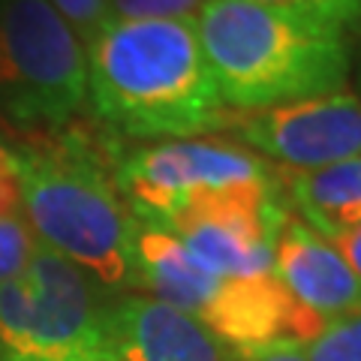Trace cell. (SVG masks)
Masks as SVG:
<instances>
[{
	"mask_svg": "<svg viewBox=\"0 0 361 361\" xmlns=\"http://www.w3.org/2000/svg\"><path fill=\"white\" fill-rule=\"evenodd\" d=\"M87 99L109 130L130 139L178 142L229 123L196 21L111 18L87 42Z\"/></svg>",
	"mask_w": 361,
	"mask_h": 361,
	"instance_id": "1",
	"label": "cell"
},
{
	"mask_svg": "<svg viewBox=\"0 0 361 361\" xmlns=\"http://www.w3.org/2000/svg\"><path fill=\"white\" fill-rule=\"evenodd\" d=\"M21 214L39 247L103 289L135 283L139 220L115 184V163L85 133L16 145Z\"/></svg>",
	"mask_w": 361,
	"mask_h": 361,
	"instance_id": "2",
	"label": "cell"
},
{
	"mask_svg": "<svg viewBox=\"0 0 361 361\" xmlns=\"http://www.w3.org/2000/svg\"><path fill=\"white\" fill-rule=\"evenodd\" d=\"M341 25L253 0H208L196 33L223 109L256 111L341 90L349 45Z\"/></svg>",
	"mask_w": 361,
	"mask_h": 361,
	"instance_id": "3",
	"label": "cell"
},
{
	"mask_svg": "<svg viewBox=\"0 0 361 361\" xmlns=\"http://www.w3.org/2000/svg\"><path fill=\"white\" fill-rule=\"evenodd\" d=\"M0 361H118L115 301L37 244L27 268L0 283Z\"/></svg>",
	"mask_w": 361,
	"mask_h": 361,
	"instance_id": "4",
	"label": "cell"
},
{
	"mask_svg": "<svg viewBox=\"0 0 361 361\" xmlns=\"http://www.w3.org/2000/svg\"><path fill=\"white\" fill-rule=\"evenodd\" d=\"M87 99V49L49 0H0V115L63 127Z\"/></svg>",
	"mask_w": 361,
	"mask_h": 361,
	"instance_id": "5",
	"label": "cell"
},
{
	"mask_svg": "<svg viewBox=\"0 0 361 361\" xmlns=\"http://www.w3.org/2000/svg\"><path fill=\"white\" fill-rule=\"evenodd\" d=\"M277 172L247 148L220 139H178L121 154L115 184L139 223L163 226L190 196L247 184H271Z\"/></svg>",
	"mask_w": 361,
	"mask_h": 361,
	"instance_id": "6",
	"label": "cell"
},
{
	"mask_svg": "<svg viewBox=\"0 0 361 361\" xmlns=\"http://www.w3.org/2000/svg\"><path fill=\"white\" fill-rule=\"evenodd\" d=\"M229 127L259 154L298 172L361 157V99L346 90L274 109L229 111Z\"/></svg>",
	"mask_w": 361,
	"mask_h": 361,
	"instance_id": "7",
	"label": "cell"
},
{
	"mask_svg": "<svg viewBox=\"0 0 361 361\" xmlns=\"http://www.w3.org/2000/svg\"><path fill=\"white\" fill-rule=\"evenodd\" d=\"M274 274L292 298L325 319L361 310L358 274L329 238L292 214L274 241Z\"/></svg>",
	"mask_w": 361,
	"mask_h": 361,
	"instance_id": "8",
	"label": "cell"
},
{
	"mask_svg": "<svg viewBox=\"0 0 361 361\" xmlns=\"http://www.w3.org/2000/svg\"><path fill=\"white\" fill-rule=\"evenodd\" d=\"M118 361H238L205 325L151 295L115 298Z\"/></svg>",
	"mask_w": 361,
	"mask_h": 361,
	"instance_id": "9",
	"label": "cell"
},
{
	"mask_svg": "<svg viewBox=\"0 0 361 361\" xmlns=\"http://www.w3.org/2000/svg\"><path fill=\"white\" fill-rule=\"evenodd\" d=\"M151 298L202 322L220 295L223 277L202 268L172 232L139 223L135 232V283Z\"/></svg>",
	"mask_w": 361,
	"mask_h": 361,
	"instance_id": "10",
	"label": "cell"
},
{
	"mask_svg": "<svg viewBox=\"0 0 361 361\" xmlns=\"http://www.w3.org/2000/svg\"><path fill=\"white\" fill-rule=\"evenodd\" d=\"M280 187L322 238L361 226V157L322 169H280Z\"/></svg>",
	"mask_w": 361,
	"mask_h": 361,
	"instance_id": "11",
	"label": "cell"
},
{
	"mask_svg": "<svg viewBox=\"0 0 361 361\" xmlns=\"http://www.w3.org/2000/svg\"><path fill=\"white\" fill-rule=\"evenodd\" d=\"M304 346L307 361H361V310L334 316Z\"/></svg>",
	"mask_w": 361,
	"mask_h": 361,
	"instance_id": "12",
	"label": "cell"
},
{
	"mask_svg": "<svg viewBox=\"0 0 361 361\" xmlns=\"http://www.w3.org/2000/svg\"><path fill=\"white\" fill-rule=\"evenodd\" d=\"M37 238L21 211H0V283L18 277L27 268Z\"/></svg>",
	"mask_w": 361,
	"mask_h": 361,
	"instance_id": "13",
	"label": "cell"
},
{
	"mask_svg": "<svg viewBox=\"0 0 361 361\" xmlns=\"http://www.w3.org/2000/svg\"><path fill=\"white\" fill-rule=\"evenodd\" d=\"M208 0H111V18L121 21H196Z\"/></svg>",
	"mask_w": 361,
	"mask_h": 361,
	"instance_id": "14",
	"label": "cell"
},
{
	"mask_svg": "<svg viewBox=\"0 0 361 361\" xmlns=\"http://www.w3.org/2000/svg\"><path fill=\"white\" fill-rule=\"evenodd\" d=\"M49 4L70 25V30L75 33L85 49L111 21V0H49Z\"/></svg>",
	"mask_w": 361,
	"mask_h": 361,
	"instance_id": "15",
	"label": "cell"
},
{
	"mask_svg": "<svg viewBox=\"0 0 361 361\" xmlns=\"http://www.w3.org/2000/svg\"><path fill=\"white\" fill-rule=\"evenodd\" d=\"M253 4L298 9V13L334 21V25H341V27L358 25V21H361V0H253Z\"/></svg>",
	"mask_w": 361,
	"mask_h": 361,
	"instance_id": "16",
	"label": "cell"
},
{
	"mask_svg": "<svg viewBox=\"0 0 361 361\" xmlns=\"http://www.w3.org/2000/svg\"><path fill=\"white\" fill-rule=\"evenodd\" d=\"M0 211H21L16 145H9L4 133H0Z\"/></svg>",
	"mask_w": 361,
	"mask_h": 361,
	"instance_id": "17",
	"label": "cell"
},
{
	"mask_svg": "<svg viewBox=\"0 0 361 361\" xmlns=\"http://www.w3.org/2000/svg\"><path fill=\"white\" fill-rule=\"evenodd\" d=\"M238 361H307L304 358V346L295 341H274L265 346H253L238 353Z\"/></svg>",
	"mask_w": 361,
	"mask_h": 361,
	"instance_id": "18",
	"label": "cell"
},
{
	"mask_svg": "<svg viewBox=\"0 0 361 361\" xmlns=\"http://www.w3.org/2000/svg\"><path fill=\"white\" fill-rule=\"evenodd\" d=\"M331 244L337 247V253L346 259V265L353 268L358 274V280H361V226H355V229H349V232L334 235Z\"/></svg>",
	"mask_w": 361,
	"mask_h": 361,
	"instance_id": "19",
	"label": "cell"
}]
</instances>
